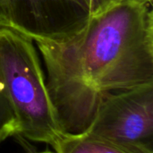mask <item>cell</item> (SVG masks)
I'll return each mask as SVG.
<instances>
[{
  "mask_svg": "<svg viewBox=\"0 0 153 153\" xmlns=\"http://www.w3.org/2000/svg\"><path fill=\"white\" fill-rule=\"evenodd\" d=\"M65 134L87 130L108 94L153 83L152 4L123 0L63 41H34Z\"/></svg>",
  "mask_w": 153,
  "mask_h": 153,
  "instance_id": "obj_1",
  "label": "cell"
},
{
  "mask_svg": "<svg viewBox=\"0 0 153 153\" xmlns=\"http://www.w3.org/2000/svg\"><path fill=\"white\" fill-rule=\"evenodd\" d=\"M0 77L17 120V136L54 148L65 133L36 45L10 28L0 29Z\"/></svg>",
  "mask_w": 153,
  "mask_h": 153,
  "instance_id": "obj_2",
  "label": "cell"
},
{
  "mask_svg": "<svg viewBox=\"0 0 153 153\" xmlns=\"http://www.w3.org/2000/svg\"><path fill=\"white\" fill-rule=\"evenodd\" d=\"M83 133L153 152V83L105 96Z\"/></svg>",
  "mask_w": 153,
  "mask_h": 153,
  "instance_id": "obj_3",
  "label": "cell"
},
{
  "mask_svg": "<svg viewBox=\"0 0 153 153\" xmlns=\"http://www.w3.org/2000/svg\"><path fill=\"white\" fill-rule=\"evenodd\" d=\"M91 17L82 0H9L10 29L33 41L66 40Z\"/></svg>",
  "mask_w": 153,
  "mask_h": 153,
  "instance_id": "obj_4",
  "label": "cell"
},
{
  "mask_svg": "<svg viewBox=\"0 0 153 153\" xmlns=\"http://www.w3.org/2000/svg\"><path fill=\"white\" fill-rule=\"evenodd\" d=\"M53 149L56 153H153L120 145L86 133L65 134Z\"/></svg>",
  "mask_w": 153,
  "mask_h": 153,
  "instance_id": "obj_5",
  "label": "cell"
},
{
  "mask_svg": "<svg viewBox=\"0 0 153 153\" xmlns=\"http://www.w3.org/2000/svg\"><path fill=\"white\" fill-rule=\"evenodd\" d=\"M18 124L0 77V144L7 138L17 136Z\"/></svg>",
  "mask_w": 153,
  "mask_h": 153,
  "instance_id": "obj_6",
  "label": "cell"
},
{
  "mask_svg": "<svg viewBox=\"0 0 153 153\" xmlns=\"http://www.w3.org/2000/svg\"><path fill=\"white\" fill-rule=\"evenodd\" d=\"M88 8L91 16L98 15L123 0H82Z\"/></svg>",
  "mask_w": 153,
  "mask_h": 153,
  "instance_id": "obj_7",
  "label": "cell"
},
{
  "mask_svg": "<svg viewBox=\"0 0 153 153\" xmlns=\"http://www.w3.org/2000/svg\"><path fill=\"white\" fill-rule=\"evenodd\" d=\"M10 28L9 0H0V29Z\"/></svg>",
  "mask_w": 153,
  "mask_h": 153,
  "instance_id": "obj_8",
  "label": "cell"
},
{
  "mask_svg": "<svg viewBox=\"0 0 153 153\" xmlns=\"http://www.w3.org/2000/svg\"><path fill=\"white\" fill-rule=\"evenodd\" d=\"M29 153H56V152H51V151H44V152H29Z\"/></svg>",
  "mask_w": 153,
  "mask_h": 153,
  "instance_id": "obj_9",
  "label": "cell"
},
{
  "mask_svg": "<svg viewBox=\"0 0 153 153\" xmlns=\"http://www.w3.org/2000/svg\"><path fill=\"white\" fill-rule=\"evenodd\" d=\"M146 1H148V2H150L151 4H152V0H146Z\"/></svg>",
  "mask_w": 153,
  "mask_h": 153,
  "instance_id": "obj_10",
  "label": "cell"
}]
</instances>
